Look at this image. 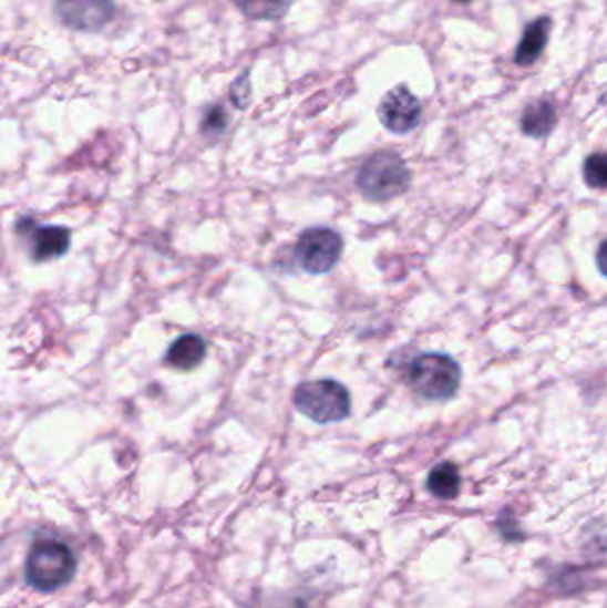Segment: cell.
Returning a JSON list of instances; mask_svg holds the SVG:
<instances>
[{
    "instance_id": "1",
    "label": "cell",
    "mask_w": 607,
    "mask_h": 608,
    "mask_svg": "<svg viewBox=\"0 0 607 608\" xmlns=\"http://www.w3.org/2000/svg\"><path fill=\"white\" fill-rule=\"evenodd\" d=\"M409 384L426 401L445 402L453 399L462 383V367L442 352H428L410 363Z\"/></svg>"
},
{
    "instance_id": "2",
    "label": "cell",
    "mask_w": 607,
    "mask_h": 608,
    "mask_svg": "<svg viewBox=\"0 0 607 608\" xmlns=\"http://www.w3.org/2000/svg\"><path fill=\"white\" fill-rule=\"evenodd\" d=\"M412 182V173L401 155L390 150H381L362 164L357 185L369 202L385 203L407 193Z\"/></svg>"
},
{
    "instance_id": "3",
    "label": "cell",
    "mask_w": 607,
    "mask_h": 608,
    "mask_svg": "<svg viewBox=\"0 0 607 608\" xmlns=\"http://www.w3.org/2000/svg\"><path fill=\"white\" fill-rule=\"evenodd\" d=\"M78 569V559L69 546L54 539L37 540L25 563V578L41 592L66 586Z\"/></svg>"
},
{
    "instance_id": "4",
    "label": "cell",
    "mask_w": 607,
    "mask_h": 608,
    "mask_svg": "<svg viewBox=\"0 0 607 608\" xmlns=\"http://www.w3.org/2000/svg\"><path fill=\"white\" fill-rule=\"evenodd\" d=\"M296 410L316 424L344 422L351 415V395L344 384L333 379L307 381L292 395Z\"/></svg>"
},
{
    "instance_id": "5",
    "label": "cell",
    "mask_w": 607,
    "mask_h": 608,
    "mask_svg": "<svg viewBox=\"0 0 607 608\" xmlns=\"http://www.w3.org/2000/svg\"><path fill=\"white\" fill-rule=\"evenodd\" d=\"M342 237L327 226H316L299 235L296 258L301 269L309 275H327L339 264L342 255Z\"/></svg>"
},
{
    "instance_id": "6",
    "label": "cell",
    "mask_w": 607,
    "mask_h": 608,
    "mask_svg": "<svg viewBox=\"0 0 607 608\" xmlns=\"http://www.w3.org/2000/svg\"><path fill=\"white\" fill-rule=\"evenodd\" d=\"M377 113L387 131L403 135L418 128L422 120V105L409 87L399 84L387 91L378 104Z\"/></svg>"
},
{
    "instance_id": "7",
    "label": "cell",
    "mask_w": 607,
    "mask_h": 608,
    "mask_svg": "<svg viewBox=\"0 0 607 608\" xmlns=\"http://www.w3.org/2000/svg\"><path fill=\"white\" fill-rule=\"evenodd\" d=\"M54 13L66 28L96 32L116 17L114 0H55Z\"/></svg>"
},
{
    "instance_id": "8",
    "label": "cell",
    "mask_w": 607,
    "mask_h": 608,
    "mask_svg": "<svg viewBox=\"0 0 607 608\" xmlns=\"http://www.w3.org/2000/svg\"><path fill=\"white\" fill-rule=\"evenodd\" d=\"M551 29H553V20L548 17H539L527 25L515 50V63L518 66H533L538 61L539 55L547 49Z\"/></svg>"
},
{
    "instance_id": "9",
    "label": "cell",
    "mask_w": 607,
    "mask_h": 608,
    "mask_svg": "<svg viewBox=\"0 0 607 608\" xmlns=\"http://www.w3.org/2000/svg\"><path fill=\"white\" fill-rule=\"evenodd\" d=\"M556 123H558V113H556L553 100H533L522 111V134L533 137V140H545L554 131Z\"/></svg>"
},
{
    "instance_id": "10",
    "label": "cell",
    "mask_w": 607,
    "mask_h": 608,
    "mask_svg": "<svg viewBox=\"0 0 607 608\" xmlns=\"http://www.w3.org/2000/svg\"><path fill=\"white\" fill-rule=\"evenodd\" d=\"M205 354H207V346H205L204 338L187 333L182 334L172 343L166 360L175 369L193 370L204 361Z\"/></svg>"
},
{
    "instance_id": "11",
    "label": "cell",
    "mask_w": 607,
    "mask_h": 608,
    "mask_svg": "<svg viewBox=\"0 0 607 608\" xmlns=\"http://www.w3.org/2000/svg\"><path fill=\"white\" fill-rule=\"evenodd\" d=\"M460 487H462L460 470L456 468V464L449 461L436 464L428 475V490L440 501H453L459 496Z\"/></svg>"
},
{
    "instance_id": "12",
    "label": "cell",
    "mask_w": 607,
    "mask_h": 608,
    "mask_svg": "<svg viewBox=\"0 0 607 608\" xmlns=\"http://www.w3.org/2000/svg\"><path fill=\"white\" fill-rule=\"evenodd\" d=\"M246 19L255 22H278L289 13L295 0H232Z\"/></svg>"
},
{
    "instance_id": "13",
    "label": "cell",
    "mask_w": 607,
    "mask_h": 608,
    "mask_svg": "<svg viewBox=\"0 0 607 608\" xmlns=\"http://www.w3.org/2000/svg\"><path fill=\"white\" fill-rule=\"evenodd\" d=\"M70 248V231L61 226H47L34 234V258L38 261L61 257Z\"/></svg>"
},
{
    "instance_id": "14",
    "label": "cell",
    "mask_w": 607,
    "mask_h": 608,
    "mask_svg": "<svg viewBox=\"0 0 607 608\" xmlns=\"http://www.w3.org/2000/svg\"><path fill=\"white\" fill-rule=\"evenodd\" d=\"M586 184L591 189L603 190L607 185V161L604 154H591L585 161L583 166Z\"/></svg>"
},
{
    "instance_id": "15",
    "label": "cell",
    "mask_w": 607,
    "mask_h": 608,
    "mask_svg": "<svg viewBox=\"0 0 607 608\" xmlns=\"http://www.w3.org/2000/svg\"><path fill=\"white\" fill-rule=\"evenodd\" d=\"M227 126L228 114L222 105H213V107L207 109L204 122H202V131H204L205 134H223V132L227 131Z\"/></svg>"
},
{
    "instance_id": "16",
    "label": "cell",
    "mask_w": 607,
    "mask_h": 608,
    "mask_svg": "<svg viewBox=\"0 0 607 608\" xmlns=\"http://www.w3.org/2000/svg\"><path fill=\"white\" fill-rule=\"evenodd\" d=\"M232 104L237 109H246L251 99V84H249V70H246L230 86Z\"/></svg>"
},
{
    "instance_id": "17",
    "label": "cell",
    "mask_w": 607,
    "mask_h": 608,
    "mask_svg": "<svg viewBox=\"0 0 607 608\" xmlns=\"http://www.w3.org/2000/svg\"><path fill=\"white\" fill-rule=\"evenodd\" d=\"M453 2H456V4H469L472 0H453Z\"/></svg>"
}]
</instances>
